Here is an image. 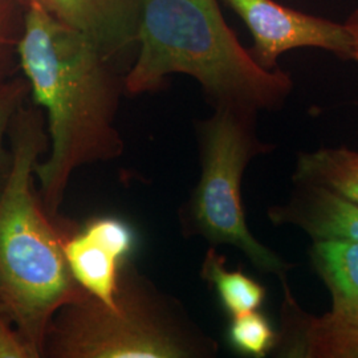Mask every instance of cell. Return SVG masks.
Returning a JSON list of instances; mask_svg holds the SVG:
<instances>
[{"instance_id":"6da1fadb","label":"cell","mask_w":358,"mask_h":358,"mask_svg":"<svg viewBox=\"0 0 358 358\" xmlns=\"http://www.w3.org/2000/svg\"><path fill=\"white\" fill-rule=\"evenodd\" d=\"M17 60L34 103L45 112L51 152L36 162L40 199L57 219L72 174L124 152L115 128L124 77L117 60L73 27L56 19L38 0H23Z\"/></svg>"},{"instance_id":"7a4b0ae2","label":"cell","mask_w":358,"mask_h":358,"mask_svg":"<svg viewBox=\"0 0 358 358\" xmlns=\"http://www.w3.org/2000/svg\"><path fill=\"white\" fill-rule=\"evenodd\" d=\"M137 47L124 77L131 96L164 88L171 75H186L199 83L214 108L259 113L280 109L294 90L288 72L256 63L217 0H142Z\"/></svg>"},{"instance_id":"3957f363","label":"cell","mask_w":358,"mask_h":358,"mask_svg":"<svg viewBox=\"0 0 358 358\" xmlns=\"http://www.w3.org/2000/svg\"><path fill=\"white\" fill-rule=\"evenodd\" d=\"M45 130L38 106L17 110L0 187V304L40 357L57 310L87 294L65 260L68 229L48 215L34 187L35 165L50 142Z\"/></svg>"},{"instance_id":"277c9868","label":"cell","mask_w":358,"mask_h":358,"mask_svg":"<svg viewBox=\"0 0 358 358\" xmlns=\"http://www.w3.org/2000/svg\"><path fill=\"white\" fill-rule=\"evenodd\" d=\"M215 343L183 320L133 272H122L115 307L88 294L57 310L44 355L57 358H195Z\"/></svg>"},{"instance_id":"5b68a950","label":"cell","mask_w":358,"mask_h":358,"mask_svg":"<svg viewBox=\"0 0 358 358\" xmlns=\"http://www.w3.org/2000/svg\"><path fill=\"white\" fill-rule=\"evenodd\" d=\"M256 115L239 108L217 106L213 115L196 124L201 178L185 206L183 227L187 235L201 236L213 247L238 248L260 272L287 282L294 266L259 242L245 220L244 171L256 157L275 150V145L257 137Z\"/></svg>"},{"instance_id":"8992f818","label":"cell","mask_w":358,"mask_h":358,"mask_svg":"<svg viewBox=\"0 0 358 358\" xmlns=\"http://www.w3.org/2000/svg\"><path fill=\"white\" fill-rule=\"evenodd\" d=\"M250 29L256 63L279 68L282 53L296 48H319L343 60H356L355 45L345 24L285 7L275 0H223Z\"/></svg>"},{"instance_id":"52a82bcc","label":"cell","mask_w":358,"mask_h":358,"mask_svg":"<svg viewBox=\"0 0 358 358\" xmlns=\"http://www.w3.org/2000/svg\"><path fill=\"white\" fill-rule=\"evenodd\" d=\"M134 229L117 217H93L78 231H66L65 260L72 278L87 294L115 307L125 260L136 247Z\"/></svg>"},{"instance_id":"ba28073f","label":"cell","mask_w":358,"mask_h":358,"mask_svg":"<svg viewBox=\"0 0 358 358\" xmlns=\"http://www.w3.org/2000/svg\"><path fill=\"white\" fill-rule=\"evenodd\" d=\"M282 329L273 353L292 358H358V324L338 319L331 312L309 315L282 284Z\"/></svg>"},{"instance_id":"9c48e42d","label":"cell","mask_w":358,"mask_h":358,"mask_svg":"<svg viewBox=\"0 0 358 358\" xmlns=\"http://www.w3.org/2000/svg\"><path fill=\"white\" fill-rule=\"evenodd\" d=\"M294 183L284 203L269 207L272 224L300 229L313 241L358 242V203L320 185Z\"/></svg>"},{"instance_id":"30bf717a","label":"cell","mask_w":358,"mask_h":358,"mask_svg":"<svg viewBox=\"0 0 358 358\" xmlns=\"http://www.w3.org/2000/svg\"><path fill=\"white\" fill-rule=\"evenodd\" d=\"M65 24L88 35L120 62L137 45L142 0H38Z\"/></svg>"},{"instance_id":"8fae6325","label":"cell","mask_w":358,"mask_h":358,"mask_svg":"<svg viewBox=\"0 0 358 358\" xmlns=\"http://www.w3.org/2000/svg\"><path fill=\"white\" fill-rule=\"evenodd\" d=\"M309 257L332 297L329 312L358 324V242L313 241Z\"/></svg>"},{"instance_id":"7c38bea8","label":"cell","mask_w":358,"mask_h":358,"mask_svg":"<svg viewBox=\"0 0 358 358\" xmlns=\"http://www.w3.org/2000/svg\"><path fill=\"white\" fill-rule=\"evenodd\" d=\"M294 182L315 183L358 203V150L321 148L297 155Z\"/></svg>"},{"instance_id":"4fadbf2b","label":"cell","mask_w":358,"mask_h":358,"mask_svg":"<svg viewBox=\"0 0 358 358\" xmlns=\"http://www.w3.org/2000/svg\"><path fill=\"white\" fill-rule=\"evenodd\" d=\"M201 276L215 291L220 306L230 317L259 310L266 301V287L243 269L227 268L224 256L215 248L206 252Z\"/></svg>"},{"instance_id":"5bb4252c","label":"cell","mask_w":358,"mask_h":358,"mask_svg":"<svg viewBox=\"0 0 358 358\" xmlns=\"http://www.w3.org/2000/svg\"><path fill=\"white\" fill-rule=\"evenodd\" d=\"M279 332H276L259 310L245 312L230 317L227 328V341L231 348L245 357L263 358L275 352Z\"/></svg>"},{"instance_id":"9a60e30c","label":"cell","mask_w":358,"mask_h":358,"mask_svg":"<svg viewBox=\"0 0 358 358\" xmlns=\"http://www.w3.org/2000/svg\"><path fill=\"white\" fill-rule=\"evenodd\" d=\"M23 0H0V84L8 80L23 29Z\"/></svg>"},{"instance_id":"2e32d148","label":"cell","mask_w":358,"mask_h":358,"mask_svg":"<svg viewBox=\"0 0 358 358\" xmlns=\"http://www.w3.org/2000/svg\"><path fill=\"white\" fill-rule=\"evenodd\" d=\"M31 93L26 77H13L0 84V183L11 164V152L4 149V137L10 131L13 117L26 103Z\"/></svg>"},{"instance_id":"e0dca14e","label":"cell","mask_w":358,"mask_h":358,"mask_svg":"<svg viewBox=\"0 0 358 358\" xmlns=\"http://www.w3.org/2000/svg\"><path fill=\"white\" fill-rule=\"evenodd\" d=\"M36 357H40L38 352L17 328H13L11 319L6 313L0 315V358Z\"/></svg>"},{"instance_id":"ac0fdd59","label":"cell","mask_w":358,"mask_h":358,"mask_svg":"<svg viewBox=\"0 0 358 358\" xmlns=\"http://www.w3.org/2000/svg\"><path fill=\"white\" fill-rule=\"evenodd\" d=\"M348 31L350 32L352 38H353V45H355V55H356V62H358V8L349 15L346 19L345 23Z\"/></svg>"},{"instance_id":"d6986e66","label":"cell","mask_w":358,"mask_h":358,"mask_svg":"<svg viewBox=\"0 0 358 358\" xmlns=\"http://www.w3.org/2000/svg\"><path fill=\"white\" fill-rule=\"evenodd\" d=\"M3 313H6V312H4V309H3L1 304H0V315H3Z\"/></svg>"}]
</instances>
